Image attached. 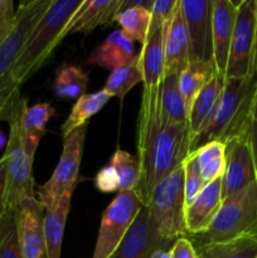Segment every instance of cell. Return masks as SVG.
I'll return each mask as SVG.
<instances>
[{
	"instance_id": "cell-15",
	"label": "cell",
	"mask_w": 257,
	"mask_h": 258,
	"mask_svg": "<svg viewBox=\"0 0 257 258\" xmlns=\"http://www.w3.org/2000/svg\"><path fill=\"white\" fill-rule=\"evenodd\" d=\"M165 75H180L190 63V44L185 20L178 0L170 19L163 27Z\"/></svg>"
},
{
	"instance_id": "cell-35",
	"label": "cell",
	"mask_w": 257,
	"mask_h": 258,
	"mask_svg": "<svg viewBox=\"0 0 257 258\" xmlns=\"http://www.w3.org/2000/svg\"><path fill=\"white\" fill-rule=\"evenodd\" d=\"M176 4H178V0H155L154 2L153 10H151V23L149 35L155 33L156 30L163 29L165 23L173 15Z\"/></svg>"
},
{
	"instance_id": "cell-18",
	"label": "cell",
	"mask_w": 257,
	"mask_h": 258,
	"mask_svg": "<svg viewBox=\"0 0 257 258\" xmlns=\"http://www.w3.org/2000/svg\"><path fill=\"white\" fill-rule=\"evenodd\" d=\"M222 201V178H218L204 186L193 203L185 209L188 236L201 233L208 228L219 211Z\"/></svg>"
},
{
	"instance_id": "cell-13",
	"label": "cell",
	"mask_w": 257,
	"mask_h": 258,
	"mask_svg": "<svg viewBox=\"0 0 257 258\" xmlns=\"http://www.w3.org/2000/svg\"><path fill=\"white\" fill-rule=\"evenodd\" d=\"M257 180L248 133L226 144V171L222 176V198L242 190Z\"/></svg>"
},
{
	"instance_id": "cell-5",
	"label": "cell",
	"mask_w": 257,
	"mask_h": 258,
	"mask_svg": "<svg viewBox=\"0 0 257 258\" xmlns=\"http://www.w3.org/2000/svg\"><path fill=\"white\" fill-rule=\"evenodd\" d=\"M247 236H257V180L224 198L208 228L188 238L198 248Z\"/></svg>"
},
{
	"instance_id": "cell-31",
	"label": "cell",
	"mask_w": 257,
	"mask_h": 258,
	"mask_svg": "<svg viewBox=\"0 0 257 258\" xmlns=\"http://www.w3.org/2000/svg\"><path fill=\"white\" fill-rule=\"evenodd\" d=\"M90 83V76L80 67L65 64L55 72L53 91L63 98H80L86 93Z\"/></svg>"
},
{
	"instance_id": "cell-19",
	"label": "cell",
	"mask_w": 257,
	"mask_h": 258,
	"mask_svg": "<svg viewBox=\"0 0 257 258\" xmlns=\"http://www.w3.org/2000/svg\"><path fill=\"white\" fill-rule=\"evenodd\" d=\"M224 85H226V77L221 73L214 72L208 83L204 86L203 90L194 100L188 116L189 133H190L191 140L203 130L204 126L209 122L212 116L216 112L219 98L224 90Z\"/></svg>"
},
{
	"instance_id": "cell-21",
	"label": "cell",
	"mask_w": 257,
	"mask_h": 258,
	"mask_svg": "<svg viewBox=\"0 0 257 258\" xmlns=\"http://www.w3.org/2000/svg\"><path fill=\"white\" fill-rule=\"evenodd\" d=\"M155 0H123L115 22L118 23L123 34L133 42L144 44L149 35L151 10Z\"/></svg>"
},
{
	"instance_id": "cell-9",
	"label": "cell",
	"mask_w": 257,
	"mask_h": 258,
	"mask_svg": "<svg viewBox=\"0 0 257 258\" xmlns=\"http://www.w3.org/2000/svg\"><path fill=\"white\" fill-rule=\"evenodd\" d=\"M257 71V0L239 2L226 78H249Z\"/></svg>"
},
{
	"instance_id": "cell-40",
	"label": "cell",
	"mask_w": 257,
	"mask_h": 258,
	"mask_svg": "<svg viewBox=\"0 0 257 258\" xmlns=\"http://www.w3.org/2000/svg\"><path fill=\"white\" fill-rule=\"evenodd\" d=\"M248 139H249V145H251L252 155H253L254 166L257 170V121L252 120L251 125H249L248 130Z\"/></svg>"
},
{
	"instance_id": "cell-30",
	"label": "cell",
	"mask_w": 257,
	"mask_h": 258,
	"mask_svg": "<svg viewBox=\"0 0 257 258\" xmlns=\"http://www.w3.org/2000/svg\"><path fill=\"white\" fill-rule=\"evenodd\" d=\"M198 258H256L257 236H247L229 242L198 247Z\"/></svg>"
},
{
	"instance_id": "cell-14",
	"label": "cell",
	"mask_w": 257,
	"mask_h": 258,
	"mask_svg": "<svg viewBox=\"0 0 257 258\" xmlns=\"http://www.w3.org/2000/svg\"><path fill=\"white\" fill-rule=\"evenodd\" d=\"M43 218L44 209L37 197L24 199L15 211V226L22 258H47Z\"/></svg>"
},
{
	"instance_id": "cell-32",
	"label": "cell",
	"mask_w": 257,
	"mask_h": 258,
	"mask_svg": "<svg viewBox=\"0 0 257 258\" xmlns=\"http://www.w3.org/2000/svg\"><path fill=\"white\" fill-rule=\"evenodd\" d=\"M110 165L115 169L120 180V190H135L140 181V161L138 156L118 148L111 156Z\"/></svg>"
},
{
	"instance_id": "cell-37",
	"label": "cell",
	"mask_w": 257,
	"mask_h": 258,
	"mask_svg": "<svg viewBox=\"0 0 257 258\" xmlns=\"http://www.w3.org/2000/svg\"><path fill=\"white\" fill-rule=\"evenodd\" d=\"M95 186L102 193H112L120 190V180L115 169L111 165L103 166L95 176Z\"/></svg>"
},
{
	"instance_id": "cell-4",
	"label": "cell",
	"mask_w": 257,
	"mask_h": 258,
	"mask_svg": "<svg viewBox=\"0 0 257 258\" xmlns=\"http://www.w3.org/2000/svg\"><path fill=\"white\" fill-rule=\"evenodd\" d=\"M83 0H52L28 38L17 60V76L22 86L47 63L65 38V30Z\"/></svg>"
},
{
	"instance_id": "cell-1",
	"label": "cell",
	"mask_w": 257,
	"mask_h": 258,
	"mask_svg": "<svg viewBox=\"0 0 257 258\" xmlns=\"http://www.w3.org/2000/svg\"><path fill=\"white\" fill-rule=\"evenodd\" d=\"M160 87H144L138 118L136 149L140 181L135 189L143 206L164 178L180 168L190 154L189 125L169 121L161 112Z\"/></svg>"
},
{
	"instance_id": "cell-26",
	"label": "cell",
	"mask_w": 257,
	"mask_h": 258,
	"mask_svg": "<svg viewBox=\"0 0 257 258\" xmlns=\"http://www.w3.org/2000/svg\"><path fill=\"white\" fill-rule=\"evenodd\" d=\"M216 72L213 63L209 62H190L185 70L179 75V91L181 93L186 112L190 111L191 105L204 86L208 83Z\"/></svg>"
},
{
	"instance_id": "cell-42",
	"label": "cell",
	"mask_w": 257,
	"mask_h": 258,
	"mask_svg": "<svg viewBox=\"0 0 257 258\" xmlns=\"http://www.w3.org/2000/svg\"><path fill=\"white\" fill-rule=\"evenodd\" d=\"M151 258H170V253L168 251H158L153 254Z\"/></svg>"
},
{
	"instance_id": "cell-44",
	"label": "cell",
	"mask_w": 257,
	"mask_h": 258,
	"mask_svg": "<svg viewBox=\"0 0 257 258\" xmlns=\"http://www.w3.org/2000/svg\"><path fill=\"white\" fill-rule=\"evenodd\" d=\"M256 76H257V71H256Z\"/></svg>"
},
{
	"instance_id": "cell-22",
	"label": "cell",
	"mask_w": 257,
	"mask_h": 258,
	"mask_svg": "<svg viewBox=\"0 0 257 258\" xmlns=\"http://www.w3.org/2000/svg\"><path fill=\"white\" fill-rule=\"evenodd\" d=\"M55 110L49 103H35L30 107H25L20 117V138L28 155L34 160L35 151L43 136L47 134V123Z\"/></svg>"
},
{
	"instance_id": "cell-7",
	"label": "cell",
	"mask_w": 257,
	"mask_h": 258,
	"mask_svg": "<svg viewBox=\"0 0 257 258\" xmlns=\"http://www.w3.org/2000/svg\"><path fill=\"white\" fill-rule=\"evenodd\" d=\"M156 231L175 242L188 237L184 197V164L164 178L150 194L146 206Z\"/></svg>"
},
{
	"instance_id": "cell-43",
	"label": "cell",
	"mask_w": 257,
	"mask_h": 258,
	"mask_svg": "<svg viewBox=\"0 0 257 258\" xmlns=\"http://www.w3.org/2000/svg\"><path fill=\"white\" fill-rule=\"evenodd\" d=\"M7 143H8V140H7V138H5L4 133L0 130V150H2L4 146H7Z\"/></svg>"
},
{
	"instance_id": "cell-17",
	"label": "cell",
	"mask_w": 257,
	"mask_h": 258,
	"mask_svg": "<svg viewBox=\"0 0 257 258\" xmlns=\"http://www.w3.org/2000/svg\"><path fill=\"white\" fill-rule=\"evenodd\" d=\"M123 0H83L65 30V37L75 33L88 34L98 25L115 22Z\"/></svg>"
},
{
	"instance_id": "cell-28",
	"label": "cell",
	"mask_w": 257,
	"mask_h": 258,
	"mask_svg": "<svg viewBox=\"0 0 257 258\" xmlns=\"http://www.w3.org/2000/svg\"><path fill=\"white\" fill-rule=\"evenodd\" d=\"M160 106L163 115L178 125H188V112L179 91V75H165L160 87Z\"/></svg>"
},
{
	"instance_id": "cell-16",
	"label": "cell",
	"mask_w": 257,
	"mask_h": 258,
	"mask_svg": "<svg viewBox=\"0 0 257 258\" xmlns=\"http://www.w3.org/2000/svg\"><path fill=\"white\" fill-rule=\"evenodd\" d=\"M238 5L239 2L213 0V64L216 72L224 77Z\"/></svg>"
},
{
	"instance_id": "cell-20",
	"label": "cell",
	"mask_w": 257,
	"mask_h": 258,
	"mask_svg": "<svg viewBox=\"0 0 257 258\" xmlns=\"http://www.w3.org/2000/svg\"><path fill=\"white\" fill-rule=\"evenodd\" d=\"M136 57L134 42L128 39L122 30H113L100 45L92 50L87 58L88 64L116 70Z\"/></svg>"
},
{
	"instance_id": "cell-24",
	"label": "cell",
	"mask_w": 257,
	"mask_h": 258,
	"mask_svg": "<svg viewBox=\"0 0 257 258\" xmlns=\"http://www.w3.org/2000/svg\"><path fill=\"white\" fill-rule=\"evenodd\" d=\"M71 198H65L58 206L45 209L43 218L45 257L60 258L66 221L70 213Z\"/></svg>"
},
{
	"instance_id": "cell-34",
	"label": "cell",
	"mask_w": 257,
	"mask_h": 258,
	"mask_svg": "<svg viewBox=\"0 0 257 258\" xmlns=\"http://www.w3.org/2000/svg\"><path fill=\"white\" fill-rule=\"evenodd\" d=\"M203 179L199 173L198 165L193 156L189 154L186 160L184 161V197H185V209L194 202L204 189Z\"/></svg>"
},
{
	"instance_id": "cell-25",
	"label": "cell",
	"mask_w": 257,
	"mask_h": 258,
	"mask_svg": "<svg viewBox=\"0 0 257 258\" xmlns=\"http://www.w3.org/2000/svg\"><path fill=\"white\" fill-rule=\"evenodd\" d=\"M111 98L112 97L103 88L97 92L85 93L83 96H81L72 107L68 117L60 126V133H62L63 138L70 135L76 128L88 123L87 121L93 115H96Z\"/></svg>"
},
{
	"instance_id": "cell-2",
	"label": "cell",
	"mask_w": 257,
	"mask_h": 258,
	"mask_svg": "<svg viewBox=\"0 0 257 258\" xmlns=\"http://www.w3.org/2000/svg\"><path fill=\"white\" fill-rule=\"evenodd\" d=\"M256 88L257 76L226 78L216 112L203 130L191 140L190 153L212 141L227 144L232 139L248 133Z\"/></svg>"
},
{
	"instance_id": "cell-27",
	"label": "cell",
	"mask_w": 257,
	"mask_h": 258,
	"mask_svg": "<svg viewBox=\"0 0 257 258\" xmlns=\"http://www.w3.org/2000/svg\"><path fill=\"white\" fill-rule=\"evenodd\" d=\"M190 155L196 160L206 185L223 176L226 171V144L212 141L197 149Z\"/></svg>"
},
{
	"instance_id": "cell-12",
	"label": "cell",
	"mask_w": 257,
	"mask_h": 258,
	"mask_svg": "<svg viewBox=\"0 0 257 258\" xmlns=\"http://www.w3.org/2000/svg\"><path fill=\"white\" fill-rule=\"evenodd\" d=\"M175 242L166 239L156 231L148 207H141L135 221L110 258H151L158 251L170 252Z\"/></svg>"
},
{
	"instance_id": "cell-39",
	"label": "cell",
	"mask_w": 257,
	"mask_h": 258,
	"mask_svg": "<svg viewBox=\"0 0 257 258\" xmlns=\"http://www.w3.org/2000/svg\"><path fill=\"white\" fill-rule=\"evenodd\" d=\"M5 184H7V159L0 158V221L7 213L5 208Z\"/></svg>"
},
{
	"instance_id": "cell-33",
	"label": "cell",
	"mask_w": 257,
	"mask_h": 258,
	"mask_svg": "<svg viewBox=\"0 0 257 258\" xmlns=\"http://www.w3.org/2000/svg\"><path fill=\"white\" fill-rule=\"evenodd\" d=\"M0 258H22L15 212H7L0 221Z\"/></svg>"
},
{
	"instance_id": "cell-38",
	"label": "cell",
	"mask_w": 257,
	"mask_h": 258,
	"mask_svg": "<svg viewBox=\"0 0 257 258\" xmlns=\"http://www.w3.org/2000/svg\"><path fill=\"white\" fill-rule=\"evenodd\" d=\"M169 253L170 258H198L196 247L189 241L188 237H180L176 239Z\"/></svg>"
},
{
	"instance_id": "cell-10",
	"label": "cell",
	"mask_w": 257,
	"mask_h": 258,
	"mask_svg": "<svg viewBox=\"0 0 257 258\" xmlns=\"http://www.w3.org/2000/svg\"><path fill=\"white\" fill-rule=\"evenodd\" d=\"M143 203L135 190L118 191L103 211L92 258H110L120 246L140 212Z\"/></svg>"
},
{
	"instance_id": "cell-41",
	"label": "cell",
	"mask_w": 257,
	"mask_h": 258,
	"mask_svg": "<svg viewBox=\"0 0 257 258\" xmlns=\"http://www.w3.org/2000/svg\"><path fill=\"white\" fill-rule=\"evenodd\" d=\"M252 120L257 121V88H256V93H254L253 105H252Z\"/></svg>"
},
{
	"instance_id": "cell-6",
	"label": "cell",
	"mask_w": 257,
	"mask_h": 258,
	"mask_svg": "<svg viewBox=\"0 0 257 258\" xmlns=\"http://www.w3.org/2000/svg\"><path fill=\"white\" fill-rule=\"evenodd\" d=\"M27 98L22 97L15 106L9 123V138L3 155L7 159V184H5V208L15 212L24 199L35 198L33 159L25 151L20 138V117L28 106Z\"/></svg>"
},
{
	"instance_id": "cell-11",
	"label": "cell",
	"mask_w": 257,
	"mask_h": 258,
	"mask_svg": "<svg viewBox=\"0 0 257 258\" xmlns=\"http://www.w3.org/2000/svg\"><path fill=\"white\" fill-rule=\"evenodd\" d=\"M190 44V62L213 63V0H180Z\"/></svg>"
},
{
	"instance_id": "cell-29",
	"label": "cell",
	"mask_w": 257,
	"mask_h": 258,
	"mask_svg": "<svg viewBox=\"0 0 257 258\" xmlns=\"http://www.w3.org/2000/svg\"><path fill=\"white\" fill-rule=\"evenodd\" d=\"M144 76L141 70L140 55L136 54L131 62L116 68L111 72L107 77L103 90L111 96V97H118L121 101L125 96L135 87L138 83H143Z\"/></svg>"
},
{
	"instance_id": "cell-45",
	"label": "cell",
	"mask_w": 257,
	"mask_h": 258,
	"mask_svg": "<svg viewBox=\"0 0 257 258\" xmlns=\"http://www.w3.org/2000/svg\"><path fill=\"white\" fill-rule=\"evenodd\" d=\"M256 258H257V256H256Z\"/></svg>"
},
{
	"instance_id": "cell-8",
	"label": "cell",
	"mask_w": 257,
	"mask_h": 258,
	"mask_svg": "<svg viewBox=\"0 0 257 258\" xmlns=\"http://www.w3.org/2000/svg\"><path fill=\"white\" fill-rule=\"evenodd\" d=\"M87 130L88 123H86L63 138V150L52 176L35 191L44 211L58 206L65 198H72L80 183V168Z\"/></svg>"
},
{
	"instance_id": "cell-3",
	"label": "cell",
	"mask_w": 257,
	"mask_h": 258,
	"mask_svg": "<svg viewBox=\"0 0 257 258\" xmlns=\"http://www.w3.org/2000/svg\"><path fill=\"white\" fill-rule=\"evenodd\" d=\"M52 0H27L17 10V24L0 45V122L8 121L22 98V83L17 76V60L28 38Z\"/></svg>"
},
{
	"instance_id": "cell-36",
	"label": "cell",
	"mask_w": 257,
	"mask_h": 258,
	"mask_svg": "<svg viewBox=\"0 0 257 258\" xmlns=\"http://www.w3.org/2000/svg\"><path fill=\"white\" fill-rule=\"evenodd\" d=\"M17 24V10L12 0H0V45L8 39Z\"/></svg>"
},
{
	"instance_id": "cell-23",
	"label": "cell",
	"mask_w": 257,
	"mask_h": 258,
	"mask_svg": "<svg viewBox=\"0 0 257 258\" xmlns=\"http://www.w3.org/2000/svg\"><path fill=\"white\" fill-rule=\"evenodd\" d=\"M139 55L144 76V87H159L165 76L163 29L149 35Z\"/></svg>"
}]
</instances>
